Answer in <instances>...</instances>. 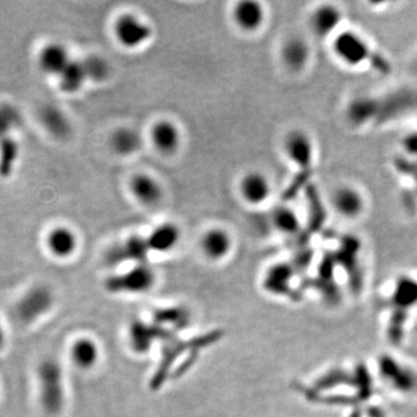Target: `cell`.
I'll list each match as a JSON object with an SVG mask.
<instances>
[{
    "instance_id": "1",
    "label": "cell",
    "mask_w": 417,
    "mask_h": 417,
    "mask_svg": "<svg viewBox=\"0 0 417 417\" xmlns=\"http://www.w3.org/2000/svg\"><path fill=\"white\" fill-rule=\"evenodd\" d=\"M331 50L340 63L351 69L369 64L379 72L391 71V64L376 53L368 40L356 30H340L331 40Z\"/></svg>"
},
{
    "instance_id": "2",
    "label": "cell",
    "mask_w": 417,
    "mask_h": 417,
    "mask_svg": "<svg viewBox=\"0 0 417 417\" xmlns=\"http://www.w3.org/2000/svg\"><path fill=\"white\" fill-rule=\"evenodd\" d=\"M40 401L44 411L57 415L65 402L63 371L55 359H46L39 368Z\"/></svg>"
},
{
    "instance_id": "3",
    "label": "cell",
    "mask_w": 417,
    "mask_h": 417,
    "mask_svg": "<svg viewBox=\"0 0 417 417\" xmlns=\"http://www.w3.org/2000/svg\"><path fill=\"white\" fill-rule=\"evenodd\" d=\"M378 372L381 380L397 393L411 394L417 391L416 371L391 355L379 357Z\"/></svg>"
},
{
    "instance_id": "4",
    "label": "cell",
    "mask_w": 417,
    "mask_h": 417,
    "mask_svg": "<svg viewBox=\"0 0 417 417\" xmlns=\"http://www.w3.org/2000/svg\"><path fill=\"white\" fill-rule=\"evenodd\" d=\"M283 150L286 158L303 172L307 173L315 165L317 157L315 140L305 130H291L285 136Z\"/></svg>"
},
{
    "instance_id": "5",
    "label": "cell",
    "mask_w": 417,
    "mask_h": 417,
    "mask_svg": "<svg viewBox=\"0 0 417 417\" xmlns=\"http://www.w3.org/2000/svg\"><path fill=\"white\" fill-rule=\"evenodd\" d=\"M343 11L334 4H320L312 10L308 25L318 40H331L341 30Z\"/></svg>"
},
{
    "instance_id": "6",
    "label": "cell",
    "mask_w": 417,
    "mask_h": 417,
    "mask_svg": "<svg viewBox=\"0 0 417 417\" xmlns=\"http://www.w3.org/2000/svg\"><path fill=\"white\" fill-rule=\"evenodd\" d=\"M152 28L135 14L119 15L114 23L116 40L126 49H137L152 37Z\"/></svg>"
},
{
    "instance_id": "7",
    "label": "cell",
    "mask_w": 417,
    "mask_h": 417,
    "mask_svg": "<svg viewBox=\"0 0 417 417\" xmlns=\"http://www.w3.org/2000/svg\"><path fill=\"white\" fill-rule=\"evenodd\" d=\"M331 206L335 213L348 220H355L363 216L366 199L361 189L350 183L336 187L331 194Z\"/></svg>"
},
{
    "instance_id": "8",
    "label": "cell",
    "mask_w": 417,
    "mask_h": 417,
    "mask_svg": "<svg viewBox=\"0 0 417 417\" xmlns=\"http://www.w3.org/2000/svg\"><path fill=\"white\" fill-rule=\"evenodd\" d=\"M53 305V295L46 286L30 289L18 301L17 317L25 324L37 322Z\"/></svg>"
},
{
    "instance_id": "9",
    "label": "cell",
    "mask_w": 417,
    "mask_h": 417,
    "mask_svg": "<svg viewBox=\"0 0 417 417\" xmlns=\"http://www.w3.org/2000/svg\"><path fill=\"white\" fill-rule=\"evenodd\" d=\"M392 304L395 308V320L394 326L399 331V336H401V327L404 322L401 317H404L411 308L416 307L417 305V279L413 276L404 275L397 278L392 292Z\"/></svg>"
},
{
    "instance_id": "10",
    "label": "cell",
    "mask_w": 417,
    "mask_h": 417,
    "mask_svg": "<svg viewBox=\"0 0 417 417\" xmlns=\"http://www.w3.org/2000/svg\"><path fill=\"white\" fill-rule=\"evenodd\" d=\"M156 282V275L152 269L139 263L135 268L130 269L129 272L114 278L112 282V288L116 291L129 292V293H143L149 291Z\"/></svg>"
},
{
    "instance_id": "11",
    "label": "cell",
    "mask_w": 417,
    "mask_h": 417,
    "mask_svg": "<svg viewBox=\"0 0 417 417\" xmlns=\"http://www.w3.org/2000/svg\"><path fill=\"white\" fill-rule=\"evenodd\" d=\"M311 56V46L304 37H289L282 46V62L291 72H303L310 64Z\"/></svg>"
},
{
    "instance_id": "12",
    "label": "cell",
    "mask_w": 417,
    "mask_h": 417,
    "mask_svg": "<svg viewBox=\"0 0 417 417\" xmlns=\"http://www.w3.org/2000/svg\"><path fill=\"white\" fill-rule=\"evenodd\" d=\"M270 180L261 172H251L242 178L240 192L246 202L252 206H262L272 196Z\"/></svg>"
},
{
    "instance_id": "13",
    "label": "cell",
    "mask_w": 417,
    "mask_h": 417,
    "mask_svg": "<svg viewBox=\"0 0 417 417\" xmlns=\"http://www.w3.org/2000/svg\"><path fill=\"white\" fill-rule=\"evenodd\" d=\"M233 249V240L226 230L212 227L202 235L201 249L203 254L212 261H222L229 256Z\"/></svg>"
},
{
    "instance_id": "14",
    "label": "cell",
    "mask_w": 417,
    "mask_h": 417,
    "mask_svg": "<svg viewBox=\"0 0 417 417\" xmlns=\"http://www.w3.org/2000/svg\"><path fill=\"white\" fill-rule=\"evenodd\" d=\"M233 19L240 29L247 33H254L261 29L265 23V7L255 0H242L235 5Z\"/></svg>"
},
{
    "instance_id": "15",
    "label": "cell",
    "mask_w": 417,
    "mask_h": 417,
    "mask_svg": "<svg viewBox=\"0 0 417 417\" xmlns=\"http://www.w3.org/2000/svg\"><path fill=\"white\" fill-rule=\"evenodd\" d=\"M70 358L79 370L91 371L99 364L101 349L95 340L83 336L73 341L70 348Z\"/></svg>"
},
{
    "instance_id": "16",
    "label": "cell",
    "mask_w": 417,
    "mask_h": 417,
    "mask_svg": "<svg viewBox=\"0 0 417 417\" xmlns=\"http://www.w3.org/2000/svg\"><path fill=\"white\" fill-rule=\"evenodd\" d=\"M151 138L157 151L168 156L179 149L181 133L176 123L169 119H161L152 126Z\"/></svg>"
},
{
    "instance_id": "17",
    "label": "cell",
    "mask_w": 417,
    "mask_h": 417,
    "mask_svg": "<svg viewBox=\"0 0 417 417\" xmlns=\"http://www.w3.org/2000/svg\"><path fill=\"white\" fill-rule=\"evenodd\" d=\"M180 237L181 233L176 224L164 223L150 233L146 241L150 252L169 253L179 245Z\"/></svg>"
},
{
    "instance_id": "18",
    "label": "cell",
    "mask_w": 417,
    "mask_h": 417,
    "mask_svg": "<svg viewBox=\"0 0 417 417\" xmlns=\"http://www.w3.org/2000/svg\"><path fill=\"white\" fill-rule=\"evenodd\" d=\"M49 252L58 258H67L76 253L78 239L72 230L58 226L50 232L46 238Z\"/></svg>"
},
{
    "instance_id": "19",
    "label": "cell",
    "mask_w": 417,
    "mask_h": 417,
    "mask_svg": "<svg viewBox=\"0 0 417 417\" xmlns=\"http://www.w3.org/2000/svg\"><path fill=\"white\" fill-rule=\"evenodd\" d=\"M130 189L139 202L145 206H154L162 197V188L158 180L149 174H137L133 180Z\"/></svg>"
},
{
    "instance_id": "20",
    "label": "cell",
    "mask_w": 417,
    "mask_h": 417,
    "mask_svg": "<svg viewBox=\"0 0 417 417\" xmlns=\"http://www.w3.org/2000/svg\"><path fill=\"white\" fill-rule=\"evenodd\" d=\"M70 62H71V58H70L69 53L65 49V46L62 44H49L41 53V67L50 74L60 76Z\"/></svg>"
},
{
    "instance_id": "21",
    "label": "cell",
    "mask_w": 417,
    "mask_h": 417,
    "mask_svg": "<svg viewBox=\"0 0 417 417\" xmlns=\"http://www.w3.org/2000/svg\"><path fill=\"white\" fill-rule=\"evenodd\" d=\"M112 149L123 157L133 156L142 147L140 133L133 128H121L116 130L112 136Z\"/></svg>"
},
{
    "instance_id": "22",
    "label": "cell",
    "mask_w": 417,
    "mask_h": 417,
    "mask_svg": "<svg viewBox=\"0 0 417 417\" xmlns=\"http://www.w3.org/2000/svg\"><path fill=\"white\" fill-rule=\"evenodd\" d=\"M272 222L274 227L282 234L295 235L301 229L298 213L288 206L276 208L272 212Z\"/></svg>"
},
{
    "instance_id": "23",
    "label": "cell",
    "mask_w": 417,
    "mask_h": 417,
    "mask_svg": "<svg viewBox=\"0 0 417 417\" xmlns=\"http://www.w3.org/2000/svg\"><path fill=\"white\" fill-rule=\"evenodd\" d=\"M58 77L62 90L67 93L78 92L84 86L85 81L88 80L83 60H71Z\"/></svg>"
},
{
    "instance_id": "24",
    "label": "cell",
    "mask_w": 417,
    "mask_h": 417,
    "mask_svg": "<svg viewBox=\"0 0 417 417\" xmlns=\"http://www.w3.org/2000/svg\"><path fill=\"white\" fill-rule=\"evenodd\" d=\"M41 119L46 129L55 136L65 137L70 133V123L67 116L57 108L46 107L41 114Z\"/></svg>"
},
{
    "instance_id": "25",
    "label": "cell",
    "mask_w": 417,
    "mask_h": 417,
    "mask_svg": "<svg viewBox=\"0 0 417 417\" xmlns=\"http://www.w3.org/2000/svg\"><path fill=\"white\" fill-rule=\"evenodd\" d=\"M83 62L86 70L87 79L101 83L110 76V63L103 57L93 55L87 57Z\"/></svg>"
},
{
    "instance_id": "26",
    "label": "cell",
    "mask_w": 417,
    "mask_h": 417,
    "mask_svg": "<svg viewBox=\"0 0 417 417\" xmlns=\"http://www.w3.org/2000/svg\"><path fill=\"white\" fill-rule=\"evenodd\" d=\"M18 157V145L13 138L5 137L0 139V173L7 176L13 168Z\"/></svg>"
},
{
    "instance_id": "27",
    "label": "cell",
    "mask_w": 417,
    "mask_h": 417,
    "mask_svg": "<svg viewBox=\"0 0 417 417\" xmlns=\"http://www.w3.org/2000/svg\"><path fill=\"white\" fill-rule=\"evenodd\" d=\"M21 123L20 113L14 107L0 106V139L8 136Z\"/></svg>"
},
{
    "instance_id": "28",
    "label": "cell",
    "mask_w": 417,
    "mask_h": 417,
    "mask_svg": "<svg viewBox=\"0 0 417 417\" xmlns=\"http://www.w3.org/2000/svg\"><path fill=\"white\" fill-rule=\"evenodd\" d=\"M290 277H291V272H290L289 267L282 265H276L274 268L270 269V272L267 274L265 286L268 290L279 292L281 288H283V284H285Z\"/></svg>"
},
{
    "instance_id": "29",
    "label": "cell",
    "mask_w": 417,
    "mask_h": 417,
    "mask_svg": "<svg viewBox=\"0 0 417 417\" xmlns=\"http://www.w3.org/2000/svg\"><path fill=\"white\" fill-rule=\"evenodd\" d=\"M400 145L406 156L417 159V129L406 133L401 138Z\"/></svg>"
},
{
    "instance_id": "30",
    "label": "cell",
    "mask_w": 417,
    "mask_h": 417,
    "mask_svg": "<svg viewBox=\"0 0 417 417\" xmlns=\"http://www.w3.org/2000/svg\"><path fill=\"white\" fill-rule=\"evenodd\" d=\"M5 345V331H4L3 326L0 324V349Z\"/></svg>"
},
{
    "instance_id": "31",
    "label": "cell",
    "mask_w": 417,
    "mask_h": 417,
    "mask_svg": "<svg viewBox=\"0 0 417 417\" xmlns=\"http://www.w3.org/2000/svg\"><path fill=\"white\" fill-rule=\"evenodd\" d=\"M413 67H414V72L416 73L417 76V55L415 57L414 63H413Z\"/></svg>"
}]
</instances>
